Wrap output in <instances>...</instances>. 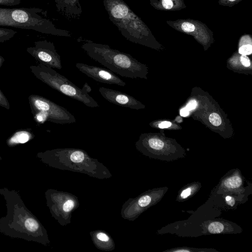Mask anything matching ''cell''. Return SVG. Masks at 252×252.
Instances as JSON below:
<instances>
[{"label": "cell", "mask_w": 252, "mask_h": 252, "mask_svg": "<svg viewBox=\"0 0 252 252\" xmlns=\"http://www.w3.org/2000/svg\"><path fill=\"white\" fill-rule=\"evenodd\" d=\"M81 48L91 59L122 77L133 78L142 75V65L128 54L89 40H85Z\"/></svg>", "instance_id": "1"}, {"label": "cell", "mask_w": 252, "mask_h": 252, "mask_svg": "<svg viewBox=\"0 0 252 252\" xmlns=\"http://www.w3.org/2000/svg\"><path fill=\"white\" fill-rule=\"evenodd\" d=\"M47 154L53 159V166L57 168L86 174L100 179L112 177L105 165L82 149L60 148L49 151Z\"/></svg>", "instance_id": "2"}, {"label": "cell", "mask_w": 252, "mask_h": 252, "mask_svg": "<svg viewBox=\"0 0 252 252\" xmlns=\"http://www.w3.org/2000/svg\"><path fill=\"white\" fill-rule=\"evenodd\" d=\"M30 69L36 78L60 93L78 100L89 107H99L98 103L89 94L92 89L87 83L86 82L80 89L53 68L41 63L32 65Z\"/></svg>", "instance_id": "3"}, {"label": "cell", "mask_w": 252, "mask_h": 252, "mask_svg": "<svg viewBox=\"0 0 252 252\" xmlns=\"http://www.w3.org/2000/svg\"><path fill=\"white\" fill-rule=\"evenodd\" d=\"M42 11V9L35 7L8 8L9 27L55 36H71L69 31L57 28L50 20L38 14Z\"/></svg>", "instance_id": "4"}, {"label": "cell", "mask_w": 252, "mask_h": 252, "mask_svg": "<svg viewBox=\"0 0 252 252\" xmlns=\"http://www.w3.org/2000/svg\"><path fill=\"white\" fill-rule=\"evenodd\" d=\"M109 18L127 40L138 43L142 40V24L124 0H103Z\"/></svg>", "instance_id": "5"}, {"label": "cell", "mask_w": 252, "mask_h": 252, "mask_svg": "<svg viewBox=\"0 0 252 252\" xmlns=\"http://www.w3.org/2000/svg\"><path fill=\"white\" fill-rule=\"evenodd\" d=\"M28 100L34 120L39 123L47 121L64 125L76 121L74 115L66 108L43 96L31 94Z\"/></svg>", "instance_id": "6"}, {"label": "cell", "mask_w": 252, "mask_h": 252, "mask_svg": "<svg viewBox=\"0 0 252 252\" xmlns=\"http://www.w3.org/2000/svg\"><path fill=\"white\" fill-rule=\"evenodd\" d=\"M167 189L164 187L149 189L135 198L128 199L122 206V217L129 220H134L144 211L158 203Z\"/></svg>", "instance_id": "7"}, {"label": "cell", "mask_w": 252, "mask_h": 252, "mask_svg": "<svg viewBox=\"0 0 252 252\" xmlns=\"http://www.w3.org/2000/svg\"><path fill=\"white\" fill-rule=\"evenodd\" d=\"M53 211L61 225L70 223L72 213L79 206L77 196L69 192L57 191L54 193Z\"/></svg>", "instance_id": "8"}, {"label": "cell", "mask_w": 252, "mask_h": 252, "mask_svg": "<svg viewBox=\"0 0 252 252\" xmlns=\"http://www.w3.org/2000/svg\"><path fill=\"white\" fill-rule=\"evenodd\" d=\"M26 50L40 63L53 68L61 69L62 68L61 56L51 41H36L33 46L27 48Z\"/></svg>", "instance_id": "9"}, {"label": "cell", "mask_w": 252, "mask_h": 252, "mask_svg": "<svg viewBox=\"0 0 252 252\" xmlns=\"http://www.w3.org/2000/svg\"><path fill=\"white\" fill-rule=\"evenodd\" d=\"M75 66L81 72L97 82L123 87L126 85L112 71L102 67L83 63H76Z\"/></svg>", "instance_id": "10"}, {"label": "cell", "mask_w": 252, "mask_h": 252, "mask_svg": "<svg viewBox=\"0 0 252 252\" xmlns=\"http://www.w3.org/2000/svg\"><path fill=\"white\" fill-rule=\"evenodd\" d=\"M98 91L107 101L114 104L131 109L142 107L138 100L125 93L103 87H100Z\"/></svg>", "instance_id": "11"}, {"label": "cell", "mask_w": 252, "mask_h": 252, "mask_svg": "<svg viewBox=\"0 0 252 252\" xmlns=\"http://www.w3.org/2000/svg\"><path fill=\"white\" fill-rule=\"evenodd\" d=\"M57 11L68 20L79 18L82 13L79 0H55Z\"/></svg>", "instance_id": "12"}, {"label": "cell", "mask_w": 252, "mask_h": 252, "mask_svg": "<svg viewBox=\"0 0 252 252\" xmlns=\"http://www.w3.org/2000/svg\"><path fill=\"white\" fill-rule=\"evenodd\" d=\"M92 241L98 249L112 251L115 248L113 239L105 232L97 230L90 232Z\"/></svg>", "instance_id": "13"}, {"label": "cell", "mask_w": 252, "mask_h": 252, "mask_svg": "<svg viewBox=\"0 0 252 252\" xmlns=\"http://www.w3.org/2000/svg\"><path fill=\"white\" fill-rule=\"evenodd\" d=\"M243 182L241 174L235 170L233 173L225 177L222 180L220 188L225 191L235 190L240 189Z\"/></svg>", "instance_id": "14"}, {"label": "cell", "mask_w": 252, "mask_h": 252, "mask_svg": "<svg viewBox=\"0 0 252 252\" xmlns=\"http://www.w3.org/2000/svg\"><path fill=\"white\" fill-rule=\"evenodd\" d=\"M232 224L224 221H212L205 224V232L210 234L233 233L235 231L233 230Z\"/></svg>", "instance_id": "15"}, {"label": "cell", "mask_w": 252, "mask_h": 252, "mask_svg": "<svg viewBox=\"0 0 252 252\" xmlns=\"http://www.w3.org/2000/svg\"><path fill=\"white\" fill-rule=\"evenodd\" d=\"M201 187L199 182H193L184 186L179 192L177 200L183 201L195 194Z\"/></svg>", "instance_id": "16"}, {"label": "cell", "mask_w": 252, "mask_h": 252, "mask_svg": "<svg viewBox=\"0 0 252 252\" xmlns=\"http://www.w3.org/2000/svg\"><path fill=\"white\" fill-rule=\"evenodd\" d=\"M32 134L25 130L16 132L8 139V144H16L18 143H24L29 141L32 137Z\"/></svg>", "instance_id": "17"}, {"label": "cell", "mask_w": 252, "mask_h": 252, "mask_svg": "<svg viewBox=\"0 0 252 252\" xmlns=\"http://www.w3.org/2000/svg\"><path fill=\"white\" fill-rule=\"evenodd\" d=\"M17 32L13 30L1 28L0 27V43L3 42L10 39Z\"/></svg>", "instance_id": "18"}, {"label": "cell", "mask_w": 252, "mask_h": 252, "mask_svg": "<svg viewBox=\"0 0 252 252\" xmlns=\"http://www.w3.org/2000/svg\"><path fill=\"white\" fill-rule=\"evenodd\" d=\"M7 11L8 8L0 7V27H9Z\"/></svg>", "instance_id": "19"}, {"label": "cell", "mask_w": 252, "mask_h": 252, "mask_svg": "<svg viewBox=\"0 0 252 252\" xmlns=\"http://www.w3.org/2000/svg\"><path fill=\"white\" fill-rule=\"evenodd\" d=\"M216 252V250L213 249H196V248H178L171 249L170 250L166 251V252Z\"/></svg>", "instance_id": "20"}, {"label": "cell", "mask_w": 252, "mask_h": 252, "mask_svg": "<svg viewBox=\"0 0 252 252\" xmlns=\"http://www.w3.org/2000/svg\"><path fill=\"white\" fill-rule=\"evenodd\" d=\"M26 228L30 231L33 232L37 230L39 227L37 222L33 219L29 218L25 222Z\"/></svg>", "instance_id": "21"}, {"label": "cell", "mask_w": 252, "mask_h": 252, "mask_svg": "<svg viewBox=\"0 0 252 252\" xmlns=\"http://www.w3.org/2000/svg\"><path fill=\"white\" fill-rule=\"evenodd\" d=\"M209 119L210 123L215 126H218L221 123L220 117L216 113H212L210 115Z\"/></svg>", "instance_id": "22"}, {"label": "cell", "mask_w": 252, "mask_h": 252, "mask_svg": "<svg viewBox=\"0 0 252 252\" xmlns=\"http://www.w3.org/2000/svg\"><path fill=\"white\" fill-rule=\"evenodd\" d=\"M239 52L242 55H250L252 52V46L250 44L243 45L239 48Z\"/></svg>", "instance_id": "23"}, {"label": "cell", "mask_w": 252, "mask_h": 252, "mask_svg": "<svg viewBox=\"0 0 252 252\" xmlns=\"http://www.w3.org/2000/svg\"><path fill=\"white\" fill-rule=\"evenodd\" d=\"M0 106L6 108V109H9L10 104L8 102V99L4 95L1 90L0 89Z\"/></svg>", "instance_id": "24"}, {"label": "cell", "mask_w": 252, "mask_h": 252, "mask_svg": "<svg viewBox=\"0 0 252 252\" xmlns=\"http://www.w3.org/2000/svg\"><path fill=\"white\" fill-rule=\"evenodd\" d=\"M21 2V0H0V5L9 6L19 5Z\"/></svg>", "instance_id": "25"}, {"label": "cell", "mask_w": 252, "mask_h": 252, "mask_svg": "<svg viewBox=\"0 0 252 252\" xmlns=\"http://www.w3.org/2000/svg\"><path fill=\"white\" fill-rule=\"evenodd\" d=\"M181 27L182 30L186 32H191L195 30L194 26L192 24L189 22L183 23Z\"/></svg>", "instance_id": "26"}, {"label": "cell", "mask_w": 252, "mask_h": 252, "mask_svg": "<svg viewBox=\"0 0 252 252\" xmlns=\"http://www.w3.org/2000/svg\"><path fill=\"white\" fill-rule=\"evenodd\" d=\"M197 106V102L195 100H192L190 101L187 106L186 108L189 111L194 109Z\"/></svg>", "instance_id": "27"}, {"label": "cell", "mask_w": 252, "mask_h": 252, "mask_svg": "<svg viewBox=\"0 0 252 252\" xmlns=\"http://www.w3.org/2000/svg\"><path fill=\"white\" fill-rule=\"evenodd\" d=\"M241 62L242 64L246 67H248L250 65V60L248 57L245 55H242L241 57Z\"/></svg>", "instance_id": "28"}, {"label": "cell", "mask_w": 252, "mask_h": 252, "mask_svg": "<svg viewBox=\"0 0 252 252\" xmlns=\"http://www.w3.org/2000/svg\"><path fill=\"white\" fill-rule=\"evenodd\" d=\"M163 6L167 9H171L173 6V2L171 0H162Z\"/></svg>", "instance_id": "29"}, {"label": "cell", "mask_w": 252, "mask_h": 252, "mask_svg": "<svg viewBox=\"0 0 252 252\" xmlns=\"http://www.w3.org/2000/svg\"><path fill=\"white\" fill-rule=\"evenodd\" d=\"M225 201L227 204L232 207L235 204V199L231 196L227 195L225 197Z\"/></svg>", "instance_id": "30"}, {"label": "cell", "mask_w": 252, "mask_h": 252, "mask_svg": "<svg viewBox=\"0 0 252 252\" xmlns=\"http://www.w3.org/2000/svg\"><path fill=\"white\" fill-rule=\"evenodd\" d=\"M171 123L170 122L164 121L158 125V127L160 128H167L170 126Z\"/></svg>", "instance_id": "31"}, {"label": "cell", "mask_w": 252, "mask_h": 252, "mask_svg": "<svg viewBox=\"0 0 252 252\" xmlns=\"http://www.w3.org/2000/svg\"><path fill=\"white\" fill-rule=\"evenodd\" d=\"M189 114V111L186 108H183L180 110V115L183 117H186Z\"/></svg>", "instance_id": "32"}, {"label": "cell", "mask_w": 252, "mask_h": 252, "mask_svg": "<svg viewBox=\"0 0 252 252\" xmlns=\"http://www.w3.org/2000/svg\"><path fill=\"white\" fill-rule=\"evenodd\" d=\"M4 62V58L0 55V67L2 66Z\"/></svg>", "instance_id": "33"}, {"label": "cell", "mask_w": 252, "mask_h": 252, "mask_svg": "<svg viewBox=\"0 0 252 252\" xmlns=\"http://www.w3.org/2000/svg\"><path fill=\"white\" fill-rule=\"evenodd\" d=\"M229 1H234L235 0H229Z\"/></svg>", "instance_id": "34"}]
</instances>
